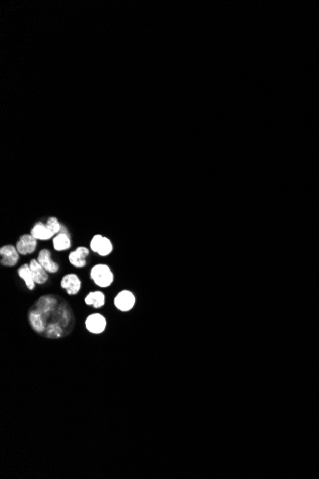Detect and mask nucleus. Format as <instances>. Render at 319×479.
<instances>
[{
    "instance_id": "6e6552de",
    "label": "nucleus",
    "mask_w": 319,
    "mask_h": 479,
    "mask_svg": "<svg viewBox=\"0 0 319 479\" xmlns=\"http://www.w3.org/2000/svg\"><path fill=\"white\" fill-rule=\"evenodd\" d=\"M90 254V250L87 247L79 246L68 254V261L75 268H83L87 265L86 258Z\"/></svg>"
},
{
    "instance_id": "9d476101",
    "label": "nucleus",
    "mask_w": 319,
    "mask_h": 479,
    "mask_svg": "<svg viewBox=\"0 0 319 479\" xmlns=\"http://www.w3.org/2000/svg\"><path fill=\"white\" fill-rule=\"evenodd\" d=\"M52 243H53L54 250L56 252H64L71 248L72 246L71 236L66 227L63 226L62 231L54 236V238L52 239Z\"/></svg>"
},
{
    "instance_id": "2eb2a0df",
    "label": "nucleus",
    "mask_w": 319,
    "mask_h": 479,
    "mask_svg": "<svg viewBox=\"0 0 319 479\" xmlns=\"http://www.w3.org/2000/svg\"><path fill=\"white\" fill-rule=\"evenodd\" d=\"M113 250H114V246L112 241L110 240V238L102 235L98 245L96 253H98L101 257H105L113 253Z\"/></svg>"
},
{
    "instance_id": "dca6fc26",
    "label": "nucleus",
    "mask_w": 319,
    "mask_h": 479,
    "mask_svg": "<svg viewBox=\"0 0 319 479\" xmlns=\"http://www.w3.org/2000/svg\"><path fill=\"white\" fill-rule=\"evenodd\" d=\"M46 224H47L48 228L52 231V233L55 235L59 234V233L62 231L64 226V225H62V224L59 222V220L57 219V217H49V218L47 219Z\"/></svg>"
},
{
    "instance_id": "f8f14e48",
    "label": "nucleus",
    "mask_w": 319,
    "mask_h": 479,
    "mask_svg": "<svg viewBox=\"0 0 319 479\" xmlns=\"http://www.w3.org/2000/svg\"><path fill=\"white\" fill-rule=\"evenodd\" d=\"M30 234L33 235L37 240L40 241H48L54 238L55 235L52 233V231L48 228L46 223H43L41 221H38L35 223V225L31 229Z\"/></svg>"
},
{
    "instance_id": "0eeeda50",
    "label": "nucleus",
    "mask_w": 319,
    "mask_h": 479,
    "mask_svg": "<svg viewBox=\"0 0 319 479\" xmlns=\"http://www.w3.org/2000/svg\"><path fill=\"white\" fill-rule=\"evenodd\" d=\"M82 281L77 274H67L60 281V287L66 291L69 296L79 294L82 289Z\"/></svg>"
},
{
    "instance_id": "f3484780",
    "label": "nucleus",
    "mask_w": 319,
    "mask_h": 479,
    "mask_svg": "<svg viewBox=\"0 0 319 479\" xmlns=\"http://www.w3.org/2000/svg\"><path fill=\"white\" fill-rule=\"evenodd\" d=\"M101 236H102L101 235H95L92 237V239L90 240V243H89V248H90V250H91L93 253H96V251H97V248H98V245H99V242H100Z\"/></svg>"
},
{
    "instance_id": "423d86ee",
    "label": "nucleus",
    "mask_w": 319,
    "mask_h": 479,
    "mask_svg": "<svg viewBox=\"0 0 319 479\" xmlns=\"http://www.w3.org/2000/svg\"><path fill=\"white\" fill-rule=\"evenodd\" d=\"M20 255H29L35 253L37 248V239L31 234L22 235L16 243Z\"/></svg>"
},
{
    "instance_id": "f257e3e1",
    "label": "nucleus",
    "mask_w": 319,
    "mask_h": 479,
    "mask_svg": "<svg viewBox=\"0 0 319 479\" xmlns=\"http://www.w3.org/2000/svg\"><path fill=\"white\" fill-rule=\"evenodd\" d=\"M28 322L31 328L47 339H61L73 331L76 317L63 298L49 294L41 296L30 307Z\"/></svg>"
},
{
    "instance_id": "ddd939ff",
    "label": "nucleus",
    "mask_w": 319,
    "mask_h": 479,
    "mask_svg": "<svg viewBox=\"0 0 319 479\" xmlns=\"http://www.w3.org/2000/svg\"><path fill=\"white\" fill-rule=\"evenodd\" d=\"M84 302L88 306H93L95 309H100L105 305L106 297L105 294L101 291L89 292L84 298Z\"/></svg>"
},
{
    "instance_id": "1a4fd4ad",
    "label": "nucleus",
    "mask_w": 319,
    "mask_h": 479,
    "mask_svg": "<svg viewBox=\"0 0 319 479\" xmlns=\"http://www.w3.org/2000/svg\"><path fill=\"white\" fill-rule=\"evenodd\" d=\"M37 261L49 274H56L59 271V264L55 262L52 257V253L48 249H42L37 254Z\"/></svg>"
},
{
    "instance_id": "39448f33",
    "label": "nucleus",
    "mask_w": 319,
    "mask_h": 479,
    "mask_svg": "<svg viewBox=\"0 0 319 479\" xmlns=\"http://www.w3.org/2000/svg\"><path fill=\"white\" fill-rule=\"evenodd\" d=\"M18 249L14 245H4L0 248V264L5 267H14L19 260Z\"/></svg>"
},
{
    "instance_id": "f03ea898",
    "label": "nucleus",
    "mask_w": 319,
    "mask_h": 479,
    "mask_svg": "<svg viewBox=\"0 0 319 479\" xmlns=\"http://www.w3.org/2000/svg\"><path fill=\"white\" fill-rule=\"evenodd\" d=\"M90 279L100 288H108L115 281V275L107 264L100 263L92 267Z\"/></svg>"
},
{
    "instance_id": "4468645a",
    "label": "nucleus",
    "mask_w": 319,
    "mask_h": 479,
    "mask_svg": "<svg viewBox=\"0 0 319 479\" xmlns=\"http://www.w3.org/2000/svg\"><path fill=\"white\" fill-rule=\"evenodd\" d=\"M18 275H19V278L25 282L28 289L30 291H33L36 288L37 283L34 281L33 274H32V271L30 269L29 263H25V264H23L19 267V270H18Z\"/></svg>"
},
{
    "instance_id": "7ed1b4c3",
    "label": "nucleus",
    "mask_w": 319,
    "mask_h": 479,
    "mask_svg": "<svg viewBox=\"0 0 319 479\" xmlns=\"http://www.w3.org/2000/svg\"><path fill=\"white\" fill-rule=\"evenodd\" d=\"M136 304V297L129 290H121L114 298V305L120 312L131 311Z\"/></svg>"
},
{
    "instance_id": "9b49d317",
    "label": "nucleus",
    "mask_w": 319,
    "mask_h": 479,
    "mask_svg": "<svg viewBox=\"0 0 319 479\" xmlns=\"http://www.w3.org/2000/svg\"><path fill=\"white\" fill-rule=\"evenodd\" d=\"M30 269L33 274V278L35 282L38 285H43L49 281V273H47L45 269L41 266V264L37 261V258L32 259L30 262Z\"/></svg>"
},
{
    "instance_id": "20e7f679",
    "label": "nucleus",
    "mask_w": 319,
    "mask_h": 479,
    "mask_svg": "<svg viewBox=\"0 0 319 479\" xmlns=\"http://www.w3.org/2000/svg\"><path fill=\"white\" fill-rule=\"evenodd\" d=\"M85 328L91 334H102L107 328V320L100 313H94L86 317Z\"/></svg>"
}]
</instances>
